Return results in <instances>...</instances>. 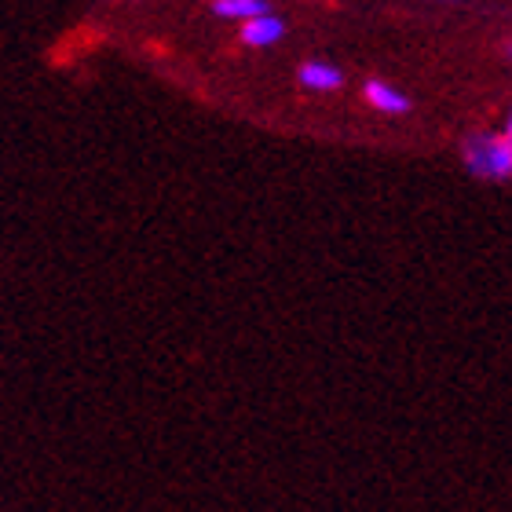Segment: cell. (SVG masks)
<instances>
[{"instance_id":"6da1fadb","label":"cell","mask_w":512,"mask_h":512,"mask_svg":"<svg viewBox=\"0 0 512 512\" xmlns=\"http://www.w3.org/2000/svg\"><path fill=\"white\" fill-rule=\"evenodd\" d=\"M465 161L476 176L487 180H509L512 172V136L505 132H491V136H472L465 143Z\"/></svg>"},{"instance_id":"7a4b0ae2","label":"cell","mask_w":512,"mask_h":512,"mask_svg":"<svg viewBox=\"0 0 512 512\" xmlns=\"http://www.w3.org/2000/svg\"><path fill=\"white\" fill-rule=\"evenodd\" d=\"M282 33H286V22L271 15V11H260L253 19H242V41L249 48H267V44L282 41Z\"/></svg>"},{"instance_id":"3957f363","label":"cell","mask_w":512,"mask_h":512,"mask_svg":"<svg viewBox=\"0 0 512 512\" xmlns=\"http://www.w3.org/2000/svg\"><path fill=\"white\" fill-rule=\"evenodd\" d=\"M366 103L374 110H381V114H406V96L399 92V88H392V85H384V81H366Z\"/></svg>"},{"instance_id":"277c9868","label":"cell","mask_w":512,"mask_h":512,"mask_svg":"<svg viewBox=\"0 0 512 512\" xmlns=\"http://www.w3.org/2000/svg\"><path fill=\"white\" fill-rule=\"evenodd\" d=\"M300 85L311 88V92H330V88H341V70L330 63H308L300 70Z\"/></svg>"},{"instance_id":"5b68a950","label":"cell","mask_w":512,"mask_h":512,"mask_svg":"<svg viewBox=\"0 0 512 512\" xmlns=\"http://www.w3.org/2000/svg\"><path fill=\"white\" fill-rule=\"evenodd\" d=\"M271 4L267 0H213V11L220 15V19H253V15H260V11H267Z\"/></svg>"}]
</instances>
